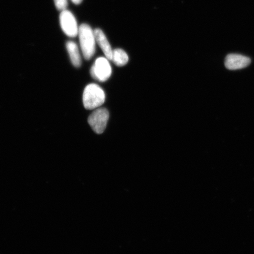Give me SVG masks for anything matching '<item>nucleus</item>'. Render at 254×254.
<instances>
[{
    "instance_id": "obj_5",
    "label": "nucleus",
    "mask_w": 254,
    "mask_h": 254,
    "mask_svg": "<svg viewBox=\"0 0 254 254\" xmlns=\"http://www.w3.org/2000/svg\"><path fill=\"white\" fill-rule=\"evenodd\" d=\"M60 24L64 33L69 37H77L79 27L74 14L68 9L61 11L60 15Z\"/></svg>"
},
{
    "instance_id": "obj_10",
    "label": "nucleus",
    "mask_w": 254,
    "mask_h": 254,
    "mask_svg": "<svg viewBox=\"0 0 254 254\" xmlns=\"http://www.w3.org/2000/svg\"><path fill=\"white\" fill-rule=\"evenodd\" d=\"M56 7L59 11H62L68 7V0H54Z\"/></svg>"
},
{
    "instance_id": "obj_11",
    "label": "nucleus",
    "mask_w": 254,
    "mask_h": 254,
    "mask_svg": "<svg viewBox=\"0 0 254 254\" xmlns=\"http://www.w3.org/2000/svg\"><path fill=\"white\" fill-rule=\"evenodd\" d=\"M71 1L74 3V4L78 5L81 4L82 0H71Z\"/></svg>"
},
{
    "instance_id": "obj_7",
    "label": "nucleus",
    "mask_w": 254,
    "mask_h": 254,
    "mask_svg": "<svg viewBox=\"0 0 254 254\" xmlns=\"http://www.w3.org/2000/svg\"><path fill=\"white\" fill-rule=\"evenodd\" d=\"M94 32L97 43L100 47L101 50H102L106 58L109 61H111L113 50L111 49V46L109 41L107 39L106 35L100 28H96V29L94 30Z\"/></svg>"
},
{
    "instance_id": "obj_3",
    "label": "nucleus",
    "mask_w": 254,
    "mask_h": 254,
    "mask_svg": "<svg viewBox=\"0 0 254 254\" xmlns=\"http://www.w3.org/2000/svg\"><path fill=\"white\" fill-rule=\"evenodd\" d=\"M109 120V111L106 108H98L89 116L88 122L95 133L101 134L106 129Z\"/></svg>"
},
{
    "instance_id": "obj_4",
    "label": "nucleus",
    "mask_w": 254,
    "mask_h": 254,
    "mask_svg": "<svg viewBox=\"0 0 254 254\" xmlns=\"http://www.w3.org/2000/svg\"><path fill=\"white\" fill-rule=\"evenodd\" d=\"M90 74L94 79L100 82L108 80L112 74V68L109 60L106 57H101L95 60L90 70Z\"/></svg>"
},
{
    "instance_id": "obj_6",
    "label": "nucleus",
    "mask_w": 254,
    "mask_h": 254,
    "mask_svg": "<svg viewBox=\"0 0 254 254\" xmlns=\"http://www.w3.org/2000/svg\"><path fill=\"white\" fill-rule=\"evenodd\" d=\"M250 63L251 60L246 56L231 54L226 57L225 65L228 69L234 70V69L245 68L250 64Z\"/></svg>"
},
{
    "instance_id": "obj_2",
    "label": "nucleus",
    "mask_w": 254,
    "mask_h": 254,
    "mask_svg": "<svg viewBox=\"0 0 254 254\" xmlns=\"http://www.w3.org/2000/svg\"><path fill=\"white\" fill-rule=\"evenodd\" d=\"M106 94L103 89L96 84H90L85 88L82 101L85 109L91 110L98 109L104 103Z\"/></svg>"
},
{
    "instance_id": "obj_8",
    "label": "nucleus",
    "mask_w": 254,
    "mask_h": 254,
    "mask_svg": "<svg viewBox=\"0 0 254 254\" xmlns=\"http://www.w3.org/2000/svg\"><path fill=\"white\" fill-rule=\"evenodd\" d=\"M66 48L73 65L79 67L81 65V57L77 44L74 41H68L66 43Z\"/></svg>"
},
{
    "instance_id": "obj_1",
    "label": "nucleus",
    "mask_w": 254,
    "mask_h": 254,
    "mask_svg": "<svg viewBox=\"0 0 254 254\" xmlns=\"http://www.w3.org/2000/svg\"><path fill=\"white\" fill-rule=\"evenodd\" d=\"M78 36L82 55L85 60H91L94 55L96 48L95 44L97 42L94 31L90 25L82 24L79 27Z\"/></svg>"
},
{
    "instance_id": "obj_9",
    "label": "nucleus",
    "mask_w": 254,
    "mask_h": 254,
    "mask_svg": "<svg viewBox=\"0 0 254 254\" xmlns=\"http://www.w3.org/2000/svg\"><path fill=\"white\" fill-rule=\"evenodd\" d=\"M128 56L125 50L121 49L113 50L111 61L113 62L117 66H125L128 63Z\"/></svg>"
}]
</instances>
